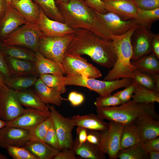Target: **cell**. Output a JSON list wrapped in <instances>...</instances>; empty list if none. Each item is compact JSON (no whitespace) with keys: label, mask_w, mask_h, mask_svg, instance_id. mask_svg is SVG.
Here are the masks:
<instances>
[{"label":"cell","mask_w":159,"mask_h":159,"mask_svg":"<svg viewBox=\"0 0 159 159\" xmlns=\"http://www.w3.org/2000/svg\"><path fill=\"white\" fill-rule=\"evenodd\" d=\"M37 25L43 34L48 36H62L74 34L75 32L74 29L66 23L49 18L41 8Z\"/></svg>","instance_id":"15"},{"label":"cell","mask_w":159,"mask_h":159,"mask_svg":"<svg viewBox=\"0 0 159 159\" xmlns=\"http://www.w3.org/2000/svg\"><path fill=\"white\" fill-rule=\"evenodd\" d=\"M14 0H6L8 3V4L9 5H10L11 2H12V1H13Z\"/></svg>","instance_id":"60"},{"label":"cell","mask_w":159,"mask_h":159,"mask_svg":"<svg viewBox=\"0 0 159 159\" xmlns=\"http://www.w3.org/2000/svg\"><path fill=\"white\" fill-rule=\"evenodd\" d=\"M154 103H137L130 100L119 106L97 108L96 111L97 115L104 120L125 125L133 122L145 113L158 120L159 115L155 111Z\"/></svg>","instance_id":"3"},{"label":"cell","mask_w":159,"mask_h":159,"mask_svg":"<svg viewBox=\"0 0 159 159\" xmlns=\"http://www.w3.org/2000/svg\"><path fill=\"white\" fill-rule=\"evenodd\" d=\"M38 77L34 75L4 77V82L8 87L18 91L28 89L33 86Z\"/></svg>","instance_id":"29"},{"label":"cell","mask_w":159,"mask_h":159,"mask_svg":"<svg viewBox=\"0 0 159 159\" xmlns=\"http://www.w3.org/2000/svg\"><path fill=\"white\" fill-rule=\"evenodd\" d=\"M4 77L2 74L0 72V90L2 86L4 84Z\"/></svg>","instance_id":"55"},{"label":"cell","mask_w":159,"mask_h":159,"mask_svg":"<svg viewBox=\"0 0 159 159\" xmlns=\"http://www.w3.org/2000/svg\"><path fill=\"white\" fill-rule=\"evenodd\" d=\"M42 81L47 86L59 92L62 94L66 92L64 77L63 75L42 74L39 75Z\"/></svg>","instance_id":"35"},{"label":"cell","mask_w":159,"mask_h":159,"mask_svg":"<svg viewBox=\"0 0 159 159\" xmlns=\"http://www.w3.org/2000/svg\"><path fill=\"white\" fill-rule=\"evenodd\" d=\"M62 64L67 75L95 79L102 76L99 69L80 55L66 52Z\"/></svg>","instance_id":"10"},{"label":"cell","mask_w":159,"mask_h":159,"mask_svg":"<svg viewBox=\"0 0 159 159\" xmlns=\"http://www.w3.org/2000/svg\"><path fill=\"white\" fill-rule=\"evenodd\" d=\"M74 33L62 36H42L39 40L38 51L45 57L62 64L67 48Z\"/></svg>","instance_id":"8"},{"label":"cell","mask_w":159,"mask_h":159,"mask_svg":"<svg viewBox=\"0 0 159 159\" xmlns=\"http://www.w3.org/2000/svg\"><path fill=\"white\" fill-rule=\"evenodd\" d=\"M108 128L100 131V142L98 146L102 153L110 159H116L120 149V140L124 125L112 121L108 123Z\"/></svg>","instance_id":"11"},{"label":"cell","mask_w":159,"mask_h":159,"mask_svg":"<svg viewBox=\"0 0 159 159\" xmlns=\"http://www.w3.org/2000/svg\"><path fill=\"white\" fill-rule=\"evenodd\" d=\"M141 142L139 130L133 122L124 125L120 140V150H122Z\"/></svg>","instance_id":"28"},{"label":"cell","mask_w":159,"mask_h":159,"mask_svg":"<svg viewBox=\"0 0 159 159\" xmlns=\"http://www.w3.org/2000/svg\"><path fill=\"white\" fill-rule=\"evenodd\" d=\"M73 39L66 53L89 56L95 63L111 68L117 57L111 41L105 40L92 31L82 28H74Z\"/></svg>","instance_id":"1"},{"label":"cell","mask_w":159,"mask_h":159,"mask_svg":"<svg viewBox=\"0 0 159 159\" xmlns=\"http://www.w3.org/2000/svg\"><path fill=\"white\" fill-rule=\"evenodd\" d=\"M6 122L4 121L0 118V130L3 127L6 126Z\"/></svg>","instance_id":"56"},{"label":"cell","mask_w":159,"mask_h":159,"mask_svg":"<svg viewBox=\"0 0 159 159\" xmlns=\"http://www.w3.org/2000/svg\"><path fill=\"white\" fill-rule=\"evenodd\" d=\"M5 148L9 155L14 159H39L23 147L8 146Z\"/></svg>","instance_id":"39"},{"label":"cell","mask_w":159,"mask_h":159,"mask_svg":"<svg viewBox=\"0 0 159 159\" xmlns=\"http://www.w3.org/2000/svg\"><path fill=\"white\" fill-rule=\"evenodd\" d=\"M64 23L73 28H82L95 33V11L87 6L85 0H67L57 6Z\"/></svg>","instance_id":"4"},{"label":"cell","mask_w":159,"mask_h":159,"mask_svg":"<svg viewBox=\"0 0 159 159\" xmlns=\"http://www.w3.org/2000/svg\"><path fill=\"white\" fill-rule=\"evenodd\" d=\"M137 8L151 10L159 8V0H133Z\"/></svg>","instance_id":"43"},{"label":"cell","mask_w":159,"mask_h":159,"mask_svg":"<svg viewBox=\"0 0 159 159\" xmlns=\"http://www.w3.org/2000/svg\"><path fill=\"white\" fill-rule=\"evenodd\" d=\"M43 10L44 13L51 19L64 23V21L55 0H33Z\"/></svg>","instance_id":"34"},{"label":"cell","mask_w":159,"mask_h":159,"mask_svg":"<svg viewBox=\"0 0 159 159\" xmlns=\"http://www.w3.org/2000/svg\"><path fill=\"white\" fill-rule=\"evenodd\" d=\"M153 53L143 56L131 62L137 69L145 73L152 75L159 73V61Z\"/></svg>","instance_id":"27"},{"label":"cell","mask_w":159,"mask_h":159,"mask_svg":"<svg viewBox=\"0 0 159 159\" xmlns=\"http://www.w3.org/2000/svg\"><path fill=\"white\" fill-rule=\"evenodd\" d=\"M33 89L39 98L46 104L59 106L62 102V94L58 91L46 85L39 77L33 86Z\"/></svg>","instance_id":"21"},{"label":"cell","mask_w":159,"mask_h":159,"mask_svg":"<svg viewBox=\"0 0 159 159\" xmlns=\"http://www.w3.org/2000/svg\"><path fill=\"white\" fill-rule=\"evenodd\" d=\"M76 126L85 128L88 130L102 131L107 130L108 123L104 121L98 115L90 114L84 115H77L72 117Z\"/></svg>","instance_id":"23"},{"label":"cell","mask_w":159,"mask_h":159,"mask_svg":"<svg viewBox=\"0 0 159 159\" xmlns=\"http://www.w3.org/2000/svg\"><path fill=\"white\" fill-rule=\"evenodd\" d=\"M77 135L78 136L76 141L74 142L73 149L80 146L87 140V129L80 127H77L76 129Z\"/></svg>","instance_id":"45"},{"label":"cell","mask_w":159,"mask_h":159,"mask_svg":"<svg viewBox=\"0 0 159 159\" xmlns=\"http://www.w3.org/2000/svg\"><path fill=\"white\" fill-rule=\"evenodd\" d=\"M94 104L97 108L121 105L118 98L111 94L104 97L100 96L96 98L94 102Z\"/></svg>","instance_id":"40"},{"label":"cell","mask_w":159,"mask_h":159,"mask_svg":"<svg viewBox=\"0 0 159 159\" xmlns=\"http://www.w3.org/2000/svg\"><path fill=\"white\" fill-rule=\"evenodd\" d=\"M5 59L12 76L34 75L39 77L35 63L6 56Z\"/></svg>","instance_id":"22"},{"label":"cell","mask_w":159,"mask_h":159,"mask_svg":"<svg viewBox=\"0 0 159 159\" xmlns=\"http://www.w3.org/2000/svg\"><path fill=\"white\" fill-rule=\"evenodd\" d=\"M49 112L28 107L24 112L14 120L6 122V126L21 128L29 130L50 116Z\"/></svg>","instance_id":"14"},{"label":"cell","mask_w":159,"mask_h":159,"mask_svg":"<svg viewBox=\"0 0 159 159\" xmlns=\"http://www.w3.org/2000/svg\"><path fill=\"white\" fill-rule=\"evenodd\" d=\"M43 35L37 24L28 23L18 28L1 42L5 45L22 47L35 52L38 51L40 38Z\"/></svg>","instance_id":"7"},{"label":"cell","mask_w":159,"mask_h":159,"mask_svg":"<svg viewBox=\"0 0 159 159\" xmlns=\"http://www.w3.org/2000/svg\"><path fill=\"white\" fill-rule=\"evenodd\" d=\"M67 0H55V3L57 6L61 3L62 2Z\"/></svg>","instance_id":"57"},{"label":"cell","mask_w":159,"mask_h":159,"mask_svg":"<svg viewBox=\"0 0 159 159\" xmlns=\"http://www.w3.org/2000/svg\"><path fill=\"white\" fill-rule=\"evenodd\" d=\"M105 8L125 20L137 19V8L133 0H102Z\"/></svg>","instance_id":"16"},{"label":"cell","mask_w":159,"mask_h":159,"mask_svg":"<svg viewBox=\"0 0 159 159\" xmlns=\"http://www.w3.org/2000/svg\"><path fill=\"white\" fill-rule=\"evenodd\" d=\"M74 150L64 149L58 153L54 159H76Z\"/></svg>","instance_id":"48"},{"label":"cell","mask_w":159,"mask_h":159,"mask_svg":"<svg viewBox=\"0 0 159 159\" xmlns=\"http://www.w3.org/2000/svg\"><path fill=\"white\" fill-rule=\"evenodd\" d=\"M43 141L54 148L59 149L58 138L52 121Z\"/></svg>","instance_id":"42"},{"label":"cell","mask_w":159,"mask_h":159,"mask_svg":"<svg viewBox=\"0 0 159 159\" xmlns=\"http://www.w3.org/2000/svg\"><path fill=\"white\" fill-rule=\"evenodd\" d=\"M95 11L96 17L95 33L106 40L111 41L110 38L111 35H122L138 25L135 19L125 20L111 12L101 14Z\"/></svg>","instance_id":"6"},{"label":"cell","mask_w":159,"mask_h":159,"mask_svg":"<svg viewBox=\"0 0 159 159\" xmlns=\"http://www.w3.org/2000/svg\"><path fill=\"white\" fill-rule=\"evenodd\" d=\"M52 123L50 117L29 130V140L43 141Z\"/></svg>","instance_id":"37"},{"label":"cell","mask_w":159,"mask_h":159,"mask_svg":"<svg viewBox=\"0 0 159 159\" xmlns=\"http://www.w3.org/2000/svg\"><path fill=\"white\" fill-rule=\"evenodd\" d=\"M29 130L21 128L5 126L0 130V147H23L29 140Z\"/></svg>","instance_id":"17"},{"label":"cell","mask_w":159,"mask_h":159,"mask_svg":"<svg viewBox=\"0 0 159 159\" xmlns=\"http://www.w3.org/2000/svg\"><path fill=\"white\" fill-rule=\"evenodd\" d=\"M135 90V83L132 80V82L131 85L125 87L124 90L117 92L113 95L118 98L121 105H122L128 102L131 100Z\"/></svg>","instance_id":"41"},{"label":"cell","mask_w":159,"mask_h":159,"mask_svg":"<svg viewBox=\"0 0 159 159\" xmlns=\"http://www.w3.org/2000/svg\"><path fill=\"white\" fill-rule=\"evenodd\" d=\"M8 158L5 155L0 153V159H7Z\"/></svg>","instance_id":"58"},{"label":"cell","mask_w":159,"mask_h":159,"mask_svg":"<svg viewBox=\"0 0 159 159\" xmlns=\"http://www.w3.org/2000/svg\"><path fill=\"white\" fill-rule=\"evenodd\" d=\"M2 51L5 56L35 63V52L28 48L16 46L4 45Z\"/></svg>","instance_id":"31"},{"label":"cell","mask_w":159,"mask_h":159,"mask_svg":"<svg viewBox=\"0 0 159 159\" xmlns=\"http://www.w3.org/2000/svg\"><path fill=\"white\" fill-rule=\"evenodd\" d=\"M28 23L22 16L9 5L6 14L0 20V41L22 25Z\"/></svg>","instance_id":"18"},{"label":"cell","mask_w":159,"mask_h":159,"mask_svg":"<svg viewBox=\"0 0 159 159\" xmlns=\"http://www.w3.org/2000/svg\"><path fill=\"white\" fill-rule=\"evenodd\" d=\"M140 143L145 150L147 151L152 150L159 151V137L154 139L148 140Z\"/></svg>","instance_id":"47"},{"label":"cell","mask_w":159,"mask_h":159,"mask_svg":"<svg viewBox=\"0 0 159 159\" xmlns=\"http://www.w3.org/2000/svg\"><path fill=\"white\" fill-rule=\"evenodd\" d=\"M68 100L73 106L76 107L80 105L83 102L85 97L82 94L72 91L69 94Z\"/></svg>","instance_id":"46"},{"label":"cell","mask_w":159,"mask_h":159,"mask_svg":"<svg viewBox=\"0 0 159 159\" xmlns=\"http://www.w3.org/2000/svg\"><path fill=\"white\" fill-rule=\"evenodd\" d=\"M132 79L140 85L149 90L155 91V80L153 75L144 73L137 69Z\"/></svg>","instance_id":"38"},{"label":"cell","mask_w":159,"mask_h":159,"mask_svg":"<svg viewBox=\"0 0 159 159\" xmlns=\"http://www.w3.org/2000/svg\"><path fill=\"white\" fill-rule=\"evenodd\" d=\"M47 105L58 138L60 151L65 148L73 150L74 142L72 132L76 126L74 122L72 117L62 116L54 105Z\"/></svg>","instance_id":"9"},{"label":"cell","mask_w":159,"mask_h":159,"mask_svg":"<svg viewBox=\"0 0 159 159\" xmlns=\"http://www.w3.org/2000/svg\"><path fill=\"white\" fill-rule=\"evenodd\" d=\"M100 139V131L87 130V141L98 146Z\"/></svg>","instance_id":"50"},{"label":"cell","mask_w":159,"mask_h":159,"mask_svg":"<svg viewBox=\"0 0 159 159\" xmlns=\"http://www.w3.org/2000/svg\"><path fill=\"white\" fill-rule=\"evenodd\" d=\"M23 147L39 159H54L60 151L41 141L29 140Z\"/></svg>","instance_id":"24"},{"label":"cell","mask_w":159,"mask_h":159,"mask_svg":"<svg viewBox=\"0 0 159 159\" xmlns=\"http://www.w3.org/2000/svg\"><path fill=\"white\" fill-rule=\"evenodd\" d=\"M134 122L140 132L141 142L155 138L159 136V121L149 115L145 113Z\"/></svg>","instance_id":"19"},{"label":"cell","mask_w":159,"mask_h":159,"mask_svg":"<svg viewBox=\"0 0 159 159\" xmlns=\"http://www.w3.org/2000/svg\"><path fill=\"white\" fill-rule=\"evenodd\" d=\"M15 91L18 100L22 105L50 112L47 105L39 98L33 90L29 88Z\"/></svg>","instance_id":"26"},{"label":"cell","mask_w":159,"mask_h":159,"mask_svg":"<svg viewBox=\"0 0 159 159\" xmlns=\"http://www.w3.org/2000/svg\"><path fill=\"white\" fill-rule=\"evenodd\" d=\"M133 80L135 83V90L132 100L135 102L141 103L159 102L158 92L148 89Z\"/></svg>","instance_id":"30"},{"label":"cell","mask_w":159,"mask_h":159,"mask_svg":"<svg viewBox=\"0 0 159 159\" xmlns=\"http://www.w3.org/2000/svg\"><path fill=\"white\" fill-rule=\"evenodd\" d=\"M85 2L87 6L100 14H105L107 13L102 0H85Z\"/></svg>","instance_id":"44"},{"label":"cell","mask_w":159,"mask_h":159,"mask_svg":"<svg viewBox=\"0 0 159 159\" xmlns=\"http://www.w3.org/2000/svg\"><path fill=\"white\" fill-rule=\"evenodd\" d=\"M117 158L120 159H149V155L140 142L118 152Z\"/></svg>","instance_id":"33"},{"label":"cell","mask_w":159,"mask_h":159,"mask_svg":"<svg viewBox=\"0 0 159 159\" xmlns=\"http://www.w3.org/2000/svg\"><path fill=\"white\" fill-rule=\"evenodd\" d=\"M0 72L4 77L12 76L6 63L5 56L1 50H0Z\"/></svg>","instance_id":"49"},{"label":"cell","mask_w":159,"mask_h":159,"mask_svg":"<svg viewBox=\"0 0 159 159\" xmlns=\"http://www.w3.org/2000/svg\"><path fill=\"white\" fill-rule=\"evenodd\" d=\"M35 64L39 75L42 74H65L62 65L45 57L38 51L35 52Z\"/></svg>","instance_id":"25"},{"label":"cell","mask_w":159,"mask_h":159,"mask_svg":"<svg viewBox=\"0 0 159 159\" xmlns=\"http://www.w3.org/2000/svg\"><path fill=\"white\" fill-rule=\"evenodd\" d=\"M25 109L19 102L15 91L4 84L0 90V118L10 122L21 115Z\"/></svg>","instance_id":"12"},{"label":"cell","mask_w":159,"mask_h":159,"mask_svg":"<svg viewBox=\"0 0 159 159\" xmlns=\"http://www.w3.org/2000/svg\"><path fill=\"white\" fill-rule=\"evenodd\" d=\"M138 25L132 27L122 35L110 36L117 60L104 80L112 81L123 78H133L137 69L131 63L132 55L131 38Z\"/></svg>","instance_id":"2"},{"label":"cell","mask_w":159,"mask_h":159,"mask_svg":"<svg viewBox=\"0 0 159 159\" xmlns=\"http://www.w3.org/2000/svg\"><path fill=\"white\" fill-rule=\"evenodd\" d=\"M152 53L159 59V35L155 34L151 42Z\"/></svg>","instance_id":"51"},{"label":"cell","mask_w":159,"mask_h":159,"mask_svg":"<svg viewBox=\"0 0 159 159\" xmlns=\"http://www.w3.org/2000/svg\"><path fill=\"white\" fill-rule=\"evenodd\" d=\"M64 84L67 85H75L87 88L94 91L100 96H106L120 88L126 87L132 82L130 78L112 81H102L95 78L67 75L64 77Z\"/></svg>","instance_id":"5"},{"label":"cell","mask_w":159,"mask_h":159,"mask_svg":"<svg viewBox=\"0 0 159 159\" xmlns=\"http://www.w3.org/2000/svg\"><path fill=\"white\" fill-rule=\"evenodd\" d=\"M10 5L22 16L28 23L37 24L41 7L33 0H14Z\"/></svg>","instance_id":"20"},{"label":"cell","mask_w":159,"mask_h":159,"mask_svg":"<svg viewBox=\"0 0 159 159\" xmlns=\"http://www.w3.org/2000/svg\"><path fill=\"white\" fill-rule=\"evenodd\" d=\"M148 154L150 159H159V151L155 150H149L147 151Z\"/></svg>","instance_id":"53"},{"label":"cell","mask_w":159,"mask_h":159,"mask_svg":"<svg viewBox=\"0 0 159 159\" xmlns=\"http://www.w3.org/2000/svg\"><path fill=\"white\" fill-rule=\"evenodd\" d=\"M137 24L150 29L153 23L159 19V8L151 10L137 8Z\"/></svg>","instance_id":"36"},{"label":"cell","mask_w":159,"mask_h":159,"mask_svg":"<svg viewBox=\"0 0 159 159\" xmlns=\"http://www.w3.org/2000/svg\"><path fill=\"white\" fill-rule=\"evenodd\" d=\"M153 75L155 80V90L159 92V74H156Z\"/></svg>","instance_id":"54"},{"label":"cell","mask_w":159,"mask_h":159,"mask_svg":"<svg viewBox=\"0 0 159 159\" xmlns=\"http://www.w3.org/2000/svg\"><path fill=\"white\" fill-rule=\"evenodd\" d=\"M4 46V44H3L0 41V50H2Z\"/></svg>","instance_id":"59"},{"label":"cell","mask_w":159,"mask_h":159,"mask_svg":"<svg viewBox=\"0 0 159 159\" xmlns=\"http://www.w3.org/2000/svg\"><path fill=\"white\" fill-rule=\"evenodd\" d=\"M76 155L82 158L88 159H105V155L97 145L87 140L74 150Z\"/></svg>","instance_id":"32"},{"label":"cell","mask_w":159,"mask_h":159,"mask_svg":"<svg viewBox=\"0 0 159 159\" xmlns=\"http://www.w3.org/2000/svg\"><path fill=\"white\" fill-rule=\"evenodd\" d=\"M148 28L139 25L131 38L132 55L131 59L137 60L152 53L151 42L155 35Z\"/></svg>","instance_id":"13"},{"label":"cell","mask_w":159,"mask_h":159,"mask_svg":"<svg viewBox=\"0 0 159 159\" xmlns=\"http://www.w3.org/2000/svg\"><path fill=\"white\" fill-rule=\"evenodd\" d=\"M9 6L6 0H0V20L6 14Z\"/></svg>","instance_id":"52"}]
</instances>
